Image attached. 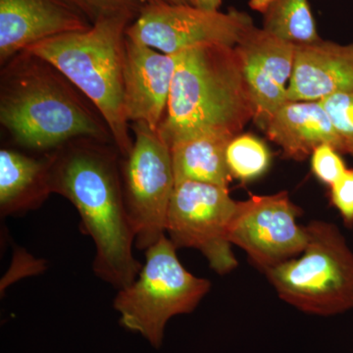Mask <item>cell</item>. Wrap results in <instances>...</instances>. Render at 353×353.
Listing matches in <instances>:
<instances>
[{
    "label": "cell",
    "mask_w": 353,
    "mask_h": 353,
    "mask_svg": "<svg viewBox=\"0 0 353 353\" xmlns=\"http://www.w3.org/2000/svg\"><path fill=\"white\" fill-rule=\"evenodd\" d=\"M226 159L232 178L248 183L266 173L271 165L272 154L261 139L252 134H240L230 141Z\"/></svg>",
    "instance_id": "d6986e66"
},
{
    "label": "cell",
    "mask_w": 353,
    "mask_h": 353,
    "mask_svg": "<svg viewBox=\"0 0 353 353\" xmlns=\"http://www.w3.org/2000/svg\"><path fill=\"white\" fill-rule=\"evenodd\" d=\"M326 109L343 145V153L353 158V90L323 99Z\"/></svg>",
    "instance_id": "ffe728a7"
},
{
    "label": "cell",
    "mask_w": 353,
    "mask_h": 353,
    "mask_svg": "<svg viewBox=\"0 0 353 353\" xmlns=\"http://www.w3.org/2000/svg\"><path fill=\"white\" fill-rule=\"evenodd\" d=\"M0 124L18 145L34 152H51L78 139L114 143L92 102L54 65L29 50L2 65Z\"/></svg>",
    "instance_id": "7a4b0ae2"
},
{
    "label": "cell",
    "mask_w": 353,
    "mask_h": 353,
    "mask_svg": "<svg viewBox=\"0 0 353 353\" xmlns=\"http://www.w3.org/2000/svg\"><path fill=\"white\" fill-rule=\"evenodd\" d=\"M143 6H157V4H190L188 0H139Z\"/></svg>",
    "instance_id": "d4e9b609"
},
{
    "label": "cell",
    "mask_w": 353,
    "mask_h": 353,
    "mask_svg": "<svg viewBox=\"0 0 353 353\" xmlns=\"http://www.w3.org/2000/svg\"><path fill=\"white\" fill-rule=\"evenodd\" d=\"M301 214L288 192L250 196L236 202L229 240L266 272L303 253L307 233L297 223Z\"/></svg>",
    "instance_id": "30bf717a"
},
{
    "label": "cell",
    "mask_w": 353,
    "mask_h": 353,
    "mask_svg": "<svg viewBox=\"0 0 353 353\" xmlns=\"http://www.w3.org/2000/svg\"><path fill=\"white\" fill-rule=\"evenodd\" d=\"M179 54H165L126 38L125 102L130 123L159 129L166 112Z\"/></svg>",
    "instance_id": "4fadbf2b"
},
{
    "label": "cell",
    "mask_w": 353,
    "mask_h": 353,
    "mask_svg": "<svg viewBox=\"0 0 353 353\" xmlns=\"http://www.w3.org/2000/svg\"><path fill=\"white\" fill-rule=\"evenodd\" d=\"M134 17L120 14L102 18L85 31L53 37L26 50L54 65L92 102L122 157L134 141L125 102L126 31Z\"/></svg>",
    "instance_id": "277c9868"
},
{
    "label": "cell",
    "mask_w": 353,
    "mask_h": 353,
    "mask_svg": "<svg viewBox=\"0 0 353 353\" xmlns=\"http://www.w3.org/2000/svg\"><path fill=\"white\" fill-rule=\"evenodd\" d=\"M85 16L90 24L102 18L120 14L138 16L141 6L139 0H63Z\"/></svg>",
    "instance_id": "44dd1931"
},
{
    "label": "cell",
    "mask_w": 353,
    "mask_h": 353,
    "mask_svg": "<svg viewBox=\"0 0 353 353\" xmlns=\"http://www.w3.org/2000/svg\"><path fill=\"white\" fill-rule=\"evenodd\" d=\"M236 202L228 188L211 183H176L167 215L166 236L178 248H194L219 275L238 267L229 240Z\"/></svg>",
    "instance_id": "ba28073f"
},
{
    "label": "cell",
    "mask_w": 353,
    "mask_h": 353,
    "mask_svg": "<svg viewBox=\"0 0 353 353\" xmlns=\"http://www.w3.org/2000/svg\"><path fill=\"white\" fill-rule=\"evenodd\" d=\"M307 243L294 257L264 272L285 303L307 314L333 316L353 309V252L336 225L314 220Z\"/></svg>",
    "instance_id": "5b68a950"
},
{
    "label": "cell",
    "mask_w": 353,
    "mask_h": 353,
    "mask_svg": "<svg viewBox=\"0 0 353 353\" xmlns=\"http://www.w3.org/2000/svg\"><path fill=\"white\" fill-rule=\"evenodd\" d=\"M132 146L121 157V180L134 246L145 250L166 234L167 215L175 188L170 146L157 130L131 124Z\"/></svg>",
    "instance_id": "52a82bcc"
},
{
    "label": "cell",
    "mask_w": 353,
    "mask_h": 353,
    "mask_svg": "<svg viewBox=\"0 0 353 353\" xmlns=\"http://www.w3.org/2000/svg\"><path fill=\"white\" fill-rule=\"evenodd\" d=\"M248 13L205 10L190 4H157L141 7L127 28V38L165 54H179L205 44L236 46L250 27Z\"/></svg>",
    "instance_id": "9c48e42d"
},
{
    "label": "cell",
    "mask_w": 353,
    "mask_h": 353,
    "mask_svg": "<svg viewBox=\"0 0 353 353\" xmlns=\"http://www.w3.org/2000/svg\"><path fill=\"white\" fill-rule=\"evenodd\" d=\"M353 90V43L296 44L288 101H313Z\"/></svg>",
    "instance_id": "5bb4252c"
},
{
    "label": "cell",
    "mask_w": 353,
    "mask_h": 353,
    "mask_svg": "<svg viewBox=\"0 0 353 353\" xmlns=\"http://www.w3.org/2000/svg\"><path fill=\"white\" fill-rule=\"evenodd\" d=\"M210 281L183 267L176 248L165 234L145 250V264L131 285L119 290L113 307L124 328L160 347L172 317L192 313L210 290Z\"/></svg>",
    "instance_id": "8992f818"
},
{
    "label": "cell",
    "mask_w": 353,
    "mask_h": 353,
    "mask_svg": "<svg viewBox=\"0 0 353 353\" xmlns=\"http://www.w3.org/2000/svg\"><path fill=\"white\" fill-rule=\"evenodd\" d=\"M50 153L51 189L75 206L82 231L94 241L95 275L124 289L143 265L132 253L134 234L123 194L119 150L112 143L78 139Z\"/></svg>",
    "instance_id": "6da1fadb"
},
{
    "label": "cell",
    "mask_w": 353,
    "mask_h": 353,
    "mask_svg": "<svg viewBox=\"0 0 353 353\" xmlns=\"http://www.w3.org/2000/svg\"><path fill=\"white\" fill-rule=\"evenodd\" d=\"M253 104L254 121L262 130L288 102V88L294 70L296 44L263 28L250 27L234 46Z\"/></svg>",
    "instance_id": "8fae6325"
},
{
    "label": "cell",
    "mask_w": 353,
    "mask_h": 353,
    "mask_svg": "<svg viewBox=\"0 0 353 353\" xmlns=\"http://www.w3.org/2000/svg\"><path fill=\"white\" fill-rule=\"evenodd\" d=\"M254 115L234 46L205 44L181 53L158 132L169 146L204 134L234 138Z\"/></svg>",
    "instance_id": "3957f363"
},
{
    "label": "cell",
    "mask_w": 353,
    "mask_h": 353,
    "mask_svg": "<svg viewBox=\"0 0 353 353\" xmlns=\"http://www.w3.org/2000/svg\"><path fill=\"white\" fill-rule=\"evenodd\" d=\"M50 153L32 157L13 148L0 150V213L19 215L39 208L53 194Z\"/></svg>",
    "instance_id": "2e32d148"
},
{
    "label": "cell",
    "mask_w": 353,
    "mask_h": 353,
    "mask_svg": "<svg viewBox=\"0 0 353 353\" xmlns=\"http://www.w3.org/2000/svg\"><path fill=\"white\" fill-rule=\"evenodd\" d=\"M190 6L205 9V10H219L222 0H188Z\"/></svg>",
    "instance_id": "cb8c5ba5"
},
{
    "label": "cell",
    "mask_w": 353,
    "mask_h": 353,
    "mask_svg": "<svg viewBox=\"0 0 353 353\" xmlns=\"http://www.w3.org/2000/svg\"><path fill=\"white\" fill-rule=\"evenodd\" d=\"M311 169L318 180L330 187L347 170L341 152L328 143L318 146L312 152Z\"/></svg>",
    "instance_id": "7402d4cb"
},
{
    "label": "cell",
    "mask_w": 353,
    "mask_h": 353,
    "mask_svg": "<svg viewBox=\"0 0 353 353\" xmlns=\"http://www.w3.org/2000/svg\"><path fill=\"white\" fill-rule=\"evenodd\" d=\"M331 201L347 226L353 225V169L345 173L331 187Z\"/></svg>",
    "instance_id": "603a6c76"
},
{
    "label": "cell",
    "mask_w": 353,
    "mask_h": 353,
    "mask_svg": "<svg viewBox=\"0 0 353 353\" xmlns=\"http://www.w3.org/2000/svg\"><path fill=\"white\" fill-rule=\"evenodd\" d=\"M233 138L204 134L170 146L175 182L185 181L228 188L232 181L226 159L227 146Z\"/></svg>",
    "instance_id": "e0dca14e"
},
{
    "label": "cell",
    "mask_w": 353,
    "mask_h": 353,
    "mask_svg": "<svg viewBox=\"0 0 353 353\" xmlns=\"http://www.w3.org/2000/svg\"><path fill=\"white\" fill-rule=\"evenodd\" d=\"M263 130L288 159L303 161L325 143L343 153L340 136L320 101L285 102Z\"/></svg>",
    "instance_id": "9a60e30c"
},
{
    "label": "cell",
    "mask_w": 353,
    "mask_h": 353,
    "mask_svg": "<svg viewBox=\"0 0 353 353\" xmlns=\"http://www.w3.org/2000/svg\"><path fill=\"white\" fill-rule=\"evenodd\" d=\"M263 16V29L294 44L320 41L308 0H252Z\"/></svg>",
    "instance_id": "ac0fdd59"
},
{
    "label": "cell",
    "mask_w": 353,
    "mask_h": 353,
    "mask_svg": "<svg viewBox=\"0 0 353 353\" xmlns=\"http://www.w3.org/2000/svg\"><path fill=\"white\" fill-rule=\"evenodd\" d=\"M90 26L63 0H0V64L39 41Z\"/></svg>",
    "instance_id": "7c38bea8"
}]
</instances>
